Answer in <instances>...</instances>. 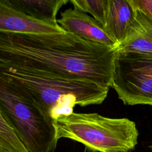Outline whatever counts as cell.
I'll use <instances>...</instances> for the list:
<instances>
[{
	"instance_id": "cell-3",
	"label": "cell",
	"mask_w": 152,
	"mask_h": 152,
	"mask_svg": "<svg viewBox=\"0 0 152 152\" xmlns=\"http://www.w3.org/2000/svg\"><path fill=\"white\" fill-rule=\"evenodd\" d=\"M58 139L69 138L99 152H129L138 143V131L127 118H110L97 113H75L53 121Z\"/></svg>"
},
{
	"instance_id": "cell-12",
	"label": "cell",
	"mask_w": 152,
	"mask_h": 152,
	"mask_svg": "<svg viewBox=\"0 0 152 152\" xmlns=\"http://www.w3.org/2000/svg\"><path fill=\"white\" fill-rule=\"evenodd\" d=\"M74 9L88 12L103 27L106 22L107 0H71Z\"/></svg>"
},
{
	"instance_id": "cell-13",
	"label": "cell",
	"mask_w": 152,
	"mask_h": 152,
	"mask_svg": "<svg viewBox=\"0 0 152 152\" xmlns=\"http://www.w3.org/2000/svg\"><path fill=\"white\" fill-rule=\"evenodd\" d=\"M129 2L152 20V0H129Z\"/></svg>"
},
{
	"instance_id": "cell-4",
	"label": "cell",
	"mask_w": 152,
	"mask_h": 152,
	"mask_svg": "<svg viewBox=\"0 0 152 152\" xmlns=\"http://www.w3.org/2000/svg\"><path fill=\"white\" fill-rule=\"evenodd\" d=\"M0 114L28 152H53L58 139L53 120L12 83L0 78Z\"/></svg>"
},
{
	"instance_id": "cell-5",
	"label": "cell",
	"mask_w": 152,
	"mask_h": 152,
	"mask_svg": "<svg viewBox=\"0 0 152 152\" xmlns=\"http://www.w3.org/2000/svg\"><path fill=\"white\" fill-rule=\"evenodd\" d=\"M126 105H152V55L116 51L112 87Z\"/></svg>"
},
{
	"instance_id": "cell-14",
	"label": "cell",
	"mask_w": 152,
	"mask_h": 152,
	"mask_svg": "<svg viewBox=\"0 0 152 152\" xmlns=\"http://www.w3.org/2000/svg\"><path fill=\"white\" fill-rule=\"evenodd\" d=\"M148 148H149V149L150 150V152H152V143H151V145H149Z\"/></svg>"
},
{
	"instance_id": "cell-2",
	"label": "cell",
	"mask_w": 152,
	"mask_h": 152,
	"mask_svg": "<svg viewBox=\"0 0 152 152\" xmlns=\"http://www.w3.org/2000/svg\"><path fill=\"white\" fill-rule=\"evenodd\" d=\"M0 78L20 88L53 121L72 113L75 105L100 104L110 88L79 77L2 62Z\"/></svg>"
},
{
	"instance_id": "cell-7",
	"label": "cell",
	"mask_w": 152,
	"mask_h": 152,
	"mask_svg": "<svg viewBox=\"0 0 152 152\" xmlns=\"http://www.w3.org/2000/svg\"><path fill=\"white\" fill-rule=\"evenodd\" d=\"M0 32L28 34L66 33L57 22L32 17L12 8L2 0H0Z\"/></svg>"
},
{
	"instance_id": "cell-10",
	"label": "cell",
	"mask_w": 152,
	"mask_h": 152,
	"mask_svg": "<svg viewBox=\"0 0 152 152\" xmlns=\"http://www.w3.org/2000/svg\"><path fill=\"white\" fill-rule=\"evenodd\" d=\"M12 8L45 21L57 22L59 10L68 0H2Z\"/></svg>"
},
{
	"instance_id": "cell-1",
	"label": "cell",
	"mask_w": 152,
	"mask_h": 152,
	"mask_svg": "<svg viewBox=\"0 0 152 152\" xmlns=\"http://www.w3.org/2000/svg\"><path fill=\"white\" fill-rule=\"evenodd\" d=\"M116 50L67 32H0V62L79 77L110 87Z\"/></svg>"
},
{
	"instance_id": "cell-8",
	"label": "cell",
	"mask_w": 152,
	"mask_h": 152,
	"mask_svg": "<svg viewBox=\"0 0 152 152\" xmlns=\"http://www.w3.org/2000/svg\"><path fill=\"white\" fill-rule=\"evenodd\" d=\"M132 7L135 10L134 21L116 50L152 55V20Z\"/></svg>"
},
{
	"instance_id": "cell-6",
	"label": "cell",
	"mask_w": 152,
	"mask_h": 152,
	"mask_svg": "<svg viewBox=\"0 0 152 152\" xmlns=\"http://www.w3.org/2000/svg\"><path fill=\"white\" fill-rule=\"evenodd\" d=\"M57 23L67 33L82 39L118 48L119 43L105 30L95 18L76 9L68 8L61 12Z\"/></svg>"
},
{
	"instance_id": "cell-11",
	"label": "cell",
	"mask_w": 152,
	"mask_h": 152,
	"mask_svg": "<svg viewBox=\"0 0 152 152\" xmlns=\"http://www.w3.org/2000/svg\"><path fill=\"white\" fill-rule=\"evenodd\" d=\"M0 152H28L16 132L1 114Z\"/></svg>"
},
{
	"instance_id": "cell-9",
	"label": "cell",
	"mask_w": 152,
	"mask_h": 152,
	"mask_svg": "<svg viewBox=\"0 0 152 152\" xmlns=\"http://www.w3.org/2000/svg\"><path fill=\"white\" fill-rule=\"evenodd\" d=\"M135 19V10L129 0H107L104 28L119 45Z\"/></svg>"
}]
</instances>
